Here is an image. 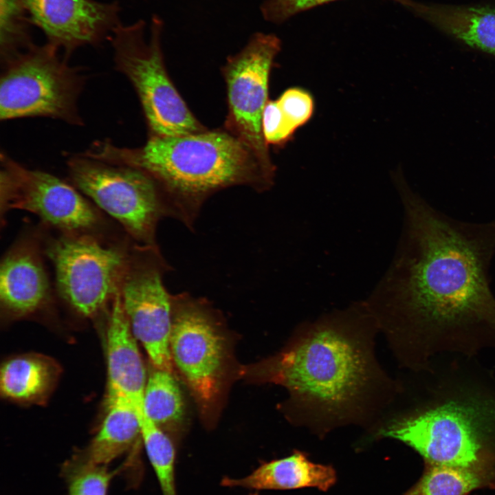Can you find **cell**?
Here are the masks:
<instances>
[{
  "label": "cell",
  "mask_w": 495,
  "mask_h": 495,
  "mask_svg": "<svg viewBox=\"0 0 495 495\" xmlns=\"http://www.w3.org/2000/svg\"><path fill=\"white\" fill-rule=\"evenodd\" d=\"M394 182L404 209L402 234L389 267L365 300L380 330L411 364L439 351L494 342L489 273L495 219L457 220L414 192L401 174Z\"/></svg>",
  "instance_id": "cell-1"
},
{
  "label": "cell",
  "mask_w": 495,
  "mask_h": 495,
  "mask_svg": "<svg viewBox=\"0 0 495 495\" xmlns=\"http://www.w3.org/2000/svg\"><path fill=\"white\" fill-rule=\"evenodd\" d=\"M380 330L365 300L303 323L263 366L265 380L289 393L302 426L325 432L373 415L393 386L374 355Z\"/></svg>",
  "instance_id": "cell-2"
},
{
  "label": "cell",
  "mask_w": 495,
  "mask_h": 495,
  "mask_svg": "<svg viewBox=\"0 0 495 495\" xmlns=\"http://www.w3.org/2000/svg\"><path fill=\"white\" fill-rule=\"evenodd\" d=\"M85 153L146 173L159 186L169 217L192 231L206 201L216 192L236 186L263 192L274 183L276 168L226 129L150 135L138 148L98 141Z\"/></svg>",
  "instance_id": "cell-3"
},
{
  "label": "cell",
  "mask_w": 495,
  "mask_h": 495,
  "mask_svg": "<svg viewBox=\"0 0 495 495\" xmlns=\"http://www.w3.org/2000/svg\"><path fill=\"white\" fill-rule=\"evenodd\" d=\"M495 429V401L469 397L388 420L378 435L399 440L426 463L469 468L481 465L486 434Z\"/></svg>",
  "instance_id": "cell-4"
},
{
  "label": "cell",
  "mask_w": 495,
  "mask_h": 495,
  "mask_svg": "<svg viewBox=\"0 0 495 495\" xmlns=\"http://www.w3.org/2000/svg\"><path fill=\"white\" fill-rule=\"evenodd\" d=\"M120 23L111 34L116 69L131 82L140 99L150 135L177 136L207 129L192 113L169 78L162 50L163 21Z\"/></svg>",
  "instance_id": "cell-5"
},
{
  "label": "cell",
  "mask_w": 495,
  "mask_h": 495,
  "mask_svg": "<svg viewBox=\"0 0 495 495\" xmlns=\"http://www.w3.org/2000/svg\"><path fill=\"white\" fill-rule=\"evenodd\" d=\"M47 43L33 45L3 64L0 118L47 117L81 125L78 100L85 76Z\"/></svg>",
  "instance_id": "cell-6"
},
{
  "label": "cell",
  "mask_w": 495,
  "mask_h": 495,
  "mask_svg": "<svg viewBox=\"0 0 495 495\" xmlns=\"http://www.w3.org/2000/svg\"><path fill=\"white\" fill-rule=\"evenodd\" d=\"M67 168L74 186L116 220L135 243L157 244L158 223L169 213L159 186L149 175L84 153L69 157Z\"/></svg>",
  "instance_id": "cell-7"
},
{
  "label": "cell",
  "mask_w": 495,
  "mask_h": 495,
  "mask_svg": "<svg viewBox=\"0 0 495 495\" xmlns=\"http://www.w3.org/2000/svg\"><path fill=\"white\" fill-rule=\"evenodd\" d=\"M132 244L107 243L98 234L60 233L47 239L43 249L53 265L60 296L91 318L119 292Z\"/></svg>",
  "instance_id": "cell-8"
},
{
  "label": "cell",
  "mask_w": 495,
  "mask_h": 495,
  "mask_svg": "<svg viewBox=\"0 0 495 495\" xmlns=\"http://www.w3.org/2000/svg\"><path fill=\"white\" fill-rule=\"evenodd\" d=\"M171 270L157 244L133 243L119 294L131 331L153 366L173 372L172 294L164 283V275Z\"/></svg>",
  "instance_id": "cell-9"
},
{
  "label": "cell",
  "mask_w": 495,
  "mask_h": 495,
  "mask_svg": "<svg viewBox=\"0 0 495 495\" xmlns=\"http://www.w3.org/2000/svg\"><path fill=\"white\" fill-rule=\"evenodd\" d=\"M170 349L173 362L197 402L208 408L217 397L223 376L226 342L215 311L204 298L172 294Z\"/></svg>",
  "instance_id": "cell-10"
},
{
  "label": "cell",
  "mask_w": 495,
  "mask_h": 495,
  "mask_svg": "<svg viewBox=\"0 0 495 495\" xmlns=\"http://www.w3.org/2000/svg\"><path fill=\"white\" fill-rule=\"evenodd\" d=\"M58 177L28 168L1 154V219L12 210H23L63 234H98L102 226L98 210L74 188Z\"/></svg>",
  "instance_id": "cell-11"
},
{
  "label": "cell",
  "mask_w": 495,
  "mask_h": 495,
  "mask_svg": "<svg viewBox=\"0 0 495 495\" xmlns=\"http://www.w3.org/2000/svg\"><path fill=\"white\" fill-rule=\"evenodd\" d=\"M280 47L276 35L257 32L239 52L229 57L222 69L228 105L225 129L271 167L275 166L263 136L262 118L269 100L270 72Z\"/></svg>",
  "instance_id": "cell-12"
},
{
  "label": "cell",
  "mask_w": 495,
  "mask_h": 495,
  "mask_svg": "<svg viewBox=\"0 0 495 495\" xmlns=\"http://www.w3.org/2000/svg\"><path fill=\"white\" fill-rule=\"evenodd\" d=\"M30 22L47 43L67 56L79 47L100 42L121 23L120 6L95 0H25Z\"/></svg>",
  "instance_id": "cell-13"
},
{
  "label": "cell",
  "mask_w": 495,
  "mask_h": 495,
  "mask_svg": "<svg viewBox=\"0 0 495 495\" xmlns=\"http://www.w3.org/2000/svg\"><path fill=\"white\" fill-rule=\"evenodd\" d=\"M41 243L21 239L5 254L0 266V304L12 318L33 315L52 300V287Z\"/></svg>",
  "instance_id": "cell-14"
},
{
  "label": "cell",
  "mask_w": 495,
  "mask_h": 495,
  "mask_svg": "<svg viewBox=\"0 0 495 495\" xmlns=\"http://www.w3.org/2000/svg\"><path fill=\"white\" fill-rule=\"evenodd\" d=\"M107 400L122 399L144 412L146 373L119 292L111 306L107 329Z\"/></svg>",
  "instance_id": "cell-15"
},
{
  "label": "cell",
  "mask_w": 495,
  "mask_h": 495,
  "mask_svg": "<svg viewBox=\"0 0 495 495\" xmlns=\"http://www.w3.org/2000/svg\"><path fill=\"white\" fill-rule=\"evenodd\" d=\"M336 481L335 470L311 461L303 452L262 463L251 474L241 478L226 476L221 481L226 487L252 490H294L316 487L329 490Z\"/></svg>",
  "instance_id": "cell-16"
},
{
  "label": "cell",
  "mask_w": 495,
  "mask_h": 495,
  "mask_svg": "<svg viewBox=\"0 0 495 495\" xmlns=\"http://www.w3.org/2000/svg\"><path fill=\"white\" fill-rule=\"evenodd\" d=\"M101 426L83 454L66 463L63 472L80 467L108 465L142 440L140 415L131 402L122 399L107 402Z\"/></svg>",
  "instance_id": "cell-17"
},
{
  "label": "cell",
  "mask_w": 495,
  "mask_h": 495,
  "mask_svg": "<svg viewBox=\"0 0 495 495\" xmlns=\"http://www.w3.org/2000/svg\"><path fill=\"white\" fill-rule=\"evenodd\" d=\"M413 10L469 46L495 56V8L417 3Z\"/></svg>",
  "instance_id": "cell-18"
},
{
  "label": "cell",
  "mask_w": 495,
  "mask_h": 495,
  "mask_svg": "<svg viewBox=\"0 0 495 495\" xmlns=\"http://www.w3.org/2000/svg\"><path fill=\"white\" fill-rule=\"evenodd\" d=\"M56 373L54 364L43 357L26 355L10 359L1 369V394L16 402L38 401L50 391Z\"/></svg>",
  "instance_id": "cell-19"
},
{
  "label": "cell",
  "mask_w": 495,
  "mask_h": 495,
  "mask_svg": "<svg viewBox=\"0 0 495 495\" xmlns=\"http://www.w3.org/2000/svg\"><path fill=\"white\" fill-rule=\"evenodd\" d=\"M490 480L481 464L463 468L426 463L419 480L403 495H468Z\"/></svg>",
  "instance_id": "cell-20"
},
{
  "label": "cell",
  "mask_w": 495,
  "mask_h": 495,
  "mask_svg": "<svg viewBox=\"0 0 495 495\" xmlns=\"http://www.w3.org/2000/svg\"><path fill=\"white\" fill-rule=\"evenodd\" d=\"M143 409L146 416L160 427L181 419L184 401L172 372L153 367L146 380Z\"/></svg>",
  "instance_id": "cell-21"
},
{
  "label": "cell",
  "mask_w": 495,
  "mask_h": 495,
  "mask_svg": "<svg viewBox=\"0 0 495 495\" xmlns=\"http://www.w3.org/2000/svg\"><path fill=\"white\" fill-rule=\"evenodd\" d=\"M141 437L148 458L163 495H177L175 484L176 451L174 443L160 426L146 415L140 416Z\"/></svg>",
  "instance_id": "cell-22"
},
{
  "label": "cell",
  "mask_w": 495,
  "mask_h": 495,
  "mask_svg": "<svg viewBox=\"0 0 495 495\" xmlns=\"http://www.w3.org/2000/svg\"><path fill=\"white\" fill-rule=\"evenodd\" d=\"M25 0H0V55L4 64L30 48Z\"/></svg>",
  "instance_id": "cell-23"
},
{
  "label": "cell",
  "mask_w": 495,
  "mask_h": 495,
  "mask_svg": "<svg viewBox=\"0 0 495 495\" xmlns=\"http://www.w3.org/2000/svg\"><path fill=\"white\" fill-rule=\"evenodd\" d=\"M63 474L68 482L69 495H107L115 472L107 465H87Z\"/></svg>",
  "instance_id": "cell-24"
},
{
  "label": "cell",
  "mask_w": 495,
  "mask_h": 495,
  "mask_svg": "<svg viewBox=\"0 0 495 495\" xmlns=\"http://www.w3.org/2000/svg\"><path fill=\"white\" fill-rule=\"evenodd\" d=\"M276 100L285 120L295 131L305 124L313 114V98L301 88L287 89Z\"/></svg>",
  "instance_id": "cell-25"
},
{
  "label": "cell",
  "mask_w": 495,
  "mask_h": 495,
  "mask_svg": "<svg viewBox=\"0 0 495 495\" xmlns=\"http://www.w3.org/2000/svg\"><path fill=\"white\" fill-rule=\"evenodd\" d=\"M337 0H265L261 6L263 18L273 23H282L293 16L311 8ZM412 10L411 0H393Z\"/></svg>",
  "instance_id": "cell-26"
},
{
  "label": "cell",
  "mask_w": 495,
  "mask_h": 495,
  "mask_svg": "<svg viewBox=\"0 0 495 495\" xmlns=\"http://www.w3.org/2000/svg\"><path fill=\"white\" fill-rule=\"evenodd\" d=\"M262 129L267 145L284 144L295 132L285 120L277 100L267 102L263 114Z\"/></svg>",
  "instance_id": "cell-27"
},
{
  "label": "cell",
  "mask_w": 495,
  "mask_h": 495,
  "mask_svg": "<svg viewBox=\"0 0 495 495\" xmlns=\"http://www.w3.org/2000/svg\"><path fill=\"white\" fill-rule=\"evenodd\" d=\"M250 495H258V494L257 492H254L250 494Z\"/></svg>",
  "instance_id": "cell-28"
}]
</instances>
